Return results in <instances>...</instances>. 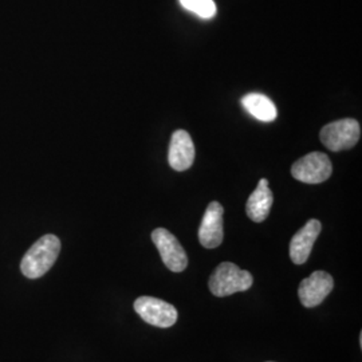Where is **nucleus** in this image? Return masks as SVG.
Returning <instances> with one entry per match:
<instances>
[{
    "instance_id": "nucleus-13",
    "label": "nucleus",
    "mask_w": 362,
    "mask_h": 362,
    "mask_svg": "<svg viewBox=\"0 0 362 362\" xmlns=\"http://www.w3.org/2000/svg\"><path fill=\"white\" fill-rule=\"evenodd\" d=\"M181 6L203 19H211L216 15V4L214 0H180Z\"/></svg>"
},
{
    "instance_id": "nucleus-7",
    "label": "nucleus",
    "mask_w": 362,
    "mask_h": 362,
    "mask_svg": "<svg viewBox=\"0 0 362 362\" xmlns=\"http://www.w3.org/2000/svg\"><path fill=\"white\" fill-rule=\"evenodd\" d=\"M334 287V281L329 272H314L303 279L298 288L299 300L305 308H315L321 305Z\"/></svg>"
},
{
    "instance_id": "nucleus-3",
    "label": "nucleus",
    "mask_w": 362,
    "mask_h": 362,
    "mask_svg": "<svg viewBox=\"0 0 362 362\" xmlns=\"http://www.w3.org/2000/svg\"><path fill=\"white\" fill-rule=\"evenodd\" d=\"M361 136L360 124L353 118H344L327 124L321 130V141L333 152L351 149Z\"/></svg>"
},
{
    "instance_id": "nucleus-4",
    "label": "nucleus",
    "mask_w": 362,
    "mask_h": 362,
    "mask_svg": "<svg viewBox=\"0 0 362 362\" xmlns=\"http://www.w3.org/2000/svg\"><path fill=\"white\" fill-rule=\"evenodd\" d=\"M333 167L329 157L321 152L303 156L291 167V175L298 181L306 184H320L332 176Z\"/></svg>"
},
{
    "instance_id": "nucleus-11",
    "label": "nucleus",
    "mask_w": 362,
    "mask_h": 362,
    "mask_svg": "<svg viewBox=\"0 0 362 362\" xmlns=\"http://www.w3.org/2000/svg\"><path fill=\"white\" fill-rule=\"evenodd\" d=\"M272 202H274V196H272L269 181L262 179L259 181L255 191L250 194L247 200V216L255 223L264 221L272 211Z\"/></svg>"
},
{
    "instance_id": "nucleus-1",
    "label": "nucleus",
    "mask_w": 362,
    "mask_h": 362,
    "mask_svg": "<svg viewBox=\"0 0 362 362\" xmlns=\"http://www.w3.org/2000/svg\"><path fill=\"white\" fill-rule=\"evenodd\" d=\"M61 252V240L55 235H45L28 250L21 262V270L30 279L43 276L54 266Z\"/></svg>"
},
{
    "instance_id": "nucleus-8",
    "label": "nucleus",
    "mask_w": 362,
    "mask_h": 362,
    "mask_svg": "<svg viewBox=\"0 0 362 362\" xmlns=\"http://www.w3.org/2000/svg\"><path fill=\"white\" fill-rule=\"evenodd\" d=\"M223 214L224 208L218 202H212L208 206L199 228V240L202 246L216 248L221 245L224 238Z\"/></svg>"
},
{
    "instance_id": "nucleus-5",
    "label": "nucleus",
    "mask_w": 362,
    "mask_h": 362,
    "mask_svg": "<svg viewBox=\"0 0 362 362\" xmlns=\"http://www.w3.org/2000/svg\"><path fill=\"white\" fill-rule=\"evenodd\" d=\"M134 310L146 324L157 327L167 329L177 322L176 308L158 298H137L134 302Z\"/></svg>"
},
{
    "instance_id": "nucleus-12",
    "label": "nucleus",
    "mask_w": 362,
    "mask_h": 362,
    "mask_svg": "<svg viewBox=\"0 0 362 362\" xmlns=\"http://www.w3.org/2000/svg\"><path fill=\"white\" fill-rule=\"evenodd\" d=\"M242 105L250 115L263 122H272L276 118V107L272 100L260 93H250L242 98Z\"/></svg>"
},
{
    "instance_id": "nucleus-2",
    "label": "nucleus",
    "mask_w": 362,
    "mask_h": 362,
    "mask_svg": "<svg viewBox=\"0 0 362 362\" xmlns=\"http://www.w3.org/2000/svg\"><path fill=\"white\" fill-rule=\"evenodd\" d=\"M252 275L231 262H223L209 278V290L216 297H228L247 291L252 286Z\"/></svg>"
},
{
    "instance_id": "nucleus-10",
    "label": "nucleus",
    "mask_w": 362,
    "mask_h": 362,
    "mask_svg": "<svg viewBox=\"0 0 362 362\" xmlns=\"http://www.w3.org/2000/svg\"><path fill=\"white\" fill-rule=\"evenodd\" d=\"M194 160V145L191 136L185 130H176L172 134L169 144L168 161L170 168L175 170H187L191 168Z\"/></svg>"
},
{
    "instance_id": "nucleus-9",
    "label": "nucleus",
    "mask_w": 362,
    "mask_h": 362,
    "mask_svg": "<svg viewBox=\"0 0 362 362\" xmlns=\"http://www.w3.org/2000/svg\"><path fill=\"white\" fill-rule=\"evenodd\" d=\"M321 230V221L311 219L293 236L290 242V258L296 264H303L308 262Z\"/></svg>"
},
{
    "instance_id": "nucleus-6",
    "label": "nucleus",
    "mask_w": 362,
    "mask_h": 362,
    "mask_svg": "<svg viewBox=\"0 0 362 362\" xmlns=\"http://www.w3.org/2000/svg\"><path fill=\"white\" fill-rule=\"evenodd\" d=\"M152 240L157 247L160 257L170 272H184L188 266V258L185 250L173 233L165 228H156L152 233Z\"/></svg>"
}]
</instances>
